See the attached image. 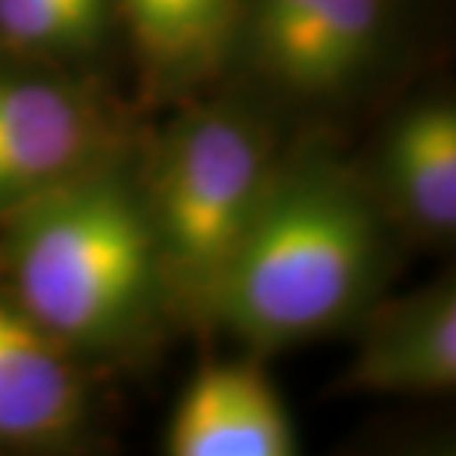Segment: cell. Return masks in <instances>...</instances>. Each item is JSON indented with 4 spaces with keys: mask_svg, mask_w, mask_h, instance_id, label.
<instances>
[{
    "mask_svg": "<svg viewBox=\"0 0 456 456\" xmlns=\"http://www.w3.org/2000/svg\"><path fill=\"white\" fill-rule=\"evenodd\" d=\"M388 258L391 220L370 181L330 151L279 160L211 326L258 355L326 338L377 303Z\"/></svg>",
    "mask_w": 456,
    "mask_h": 456,
    "instance_id": "obj_1",
    "label": "cell"
},
{
    "mask_svg": "<svg viewBox=\"0 0 456 456\" xmlns=\"http://www.w3.org/2000/svg\"><path fill=\"white\" fill-rule=\"evenodd\" d=\"M6 290L80 362L134 350L167 312L140 187L116 158L0 225Z\"/></svg>",
    "mask_w": 456,
    "mask_h": 456,
    "instance_id": "obj_2",
    "label": "cell"
},
{
    "mask_svg": "<svg viewBox=\"0 0 456 456\" xmlns=\"http://www.w3.org/2000/svg\"><path fill=\"white\" fill-rule=\"evenodd\" d=\"M276 167L273 127L246 102L202 104L158 136L136 187L169 314L211 326Z\"/></svg>",
    "mask_w": 456,
    "mask_h": 456,
    "instance_id": "obj_3",
    "label": "cell"
},
{
    "mask_svg": "<svg viewBox=\"0 0 456 456\" xmlns=\"http://www.w3.org/2000/svg\"><path fill=\"white\" fill-rule=\"evenodd\" d=\"M395 18V0H240L234 57L285 102L332 104L382 69Z\"/></svg>",
    "mask_w": 456,
    "mask_h": 456,
    "instance_id": "obj_4",
    "label": "cell"
},
{
    "mask_svg": "<svg viewBox=\"0 0 456 456\" xmlns=\"http://www.w3.org/2000/svg\"><path fill=\"white\" fill-rule=\"evenodd\" d=\"M110 158V110L84 80L0 48V225Z\"/></svg>",
    "mask_w": 456,
    "mask_h": 456,
    "instance_id": "obj_5",
    "label": "cell"
},
{
    "mask_svg": "<svg viewBox=\"0 0 456 456\" xmlns=\"http://www.w3.org/2000/svg\"><path fill=\"white\" fill-rule=\"evenodd\" d=\"M89 424L84 362L0 290V444L66 448Z\"/></svg>",
    "mask_w": 456,
    "mask_h": 456,
    "instance_id": "obj_6",
    "label": "cell"
},
{
    "mask_svg": "<svg viewBox=\"0 0 456 456\" xmlns=\"http://www.w3.org/2000/svg\"><path fill=\"white\" fill-rule=\"evenodd\" d=\"M346 386L368 395L427 397L456 386V288L439 279L397 299L370 305Z\"/></svg>",
    "mask_w": 456,
    "mask_h": 456,
    "instance_id": "obj_7",
    "label": "cell"
},
{
    "mask_svg": "<svg viewBox=\"0 0 456 456\" xmlns=\"http://www.w3.org/2000/svg\"><path fill=\"white\" fill-rule=\"evenodd\" d=\"M299 439L255 359L214 362L190 379L167 427L172 456H290Z\"/></svg>",
    "mask_w": 456,
    "mask_h": 456,
    "instance_id": "obj_8",
    "label": "cell"
},
{
    "mask_svg": "<svg viewBox=\"0 0 456 456\" xmlns=\"http://www.w3.org/2000/svg\"><path fill=\"white\" fill-rule=\"evenodd\" d=\"M373 193L388 220L424 240L456 232V110L427 98L400 113L382 136Z\"/></svg>",
    "mask_w": 456,
    "mask_h": 456,
    "instance_id": "obj_9",
    "label": "cell"
},
{
    "mask_svg": "<svg viewBox=\"0 0 456 456\" xmlns=\"http://www.w3.org/2000/svg\"><path fill=\"white\" fill-rule=\"evenodd\" d=\"M142 71L160 89H190L232 62L240 0H116Z\"/></svg>",
    "mask_w": 456,
    "mask_h": 456,
    "instance_id": "obj_10",
    "label": "cell"
},
{
    "mask_svg": "<svg viewBox=\"0 0 456 456\" xmlns=\"http://www.w3.org/2000/svg\"><path fill=\"white\" fill-rule=\"evenodd\" d=\"M113 21L116 0H0V48L66 66L102 48Z\"/></svg>",
    "mask_w": 456,
    "mask_h": 456,
    "instance_id": "obj_11",
    "label": "cell"
}]
</instances>
